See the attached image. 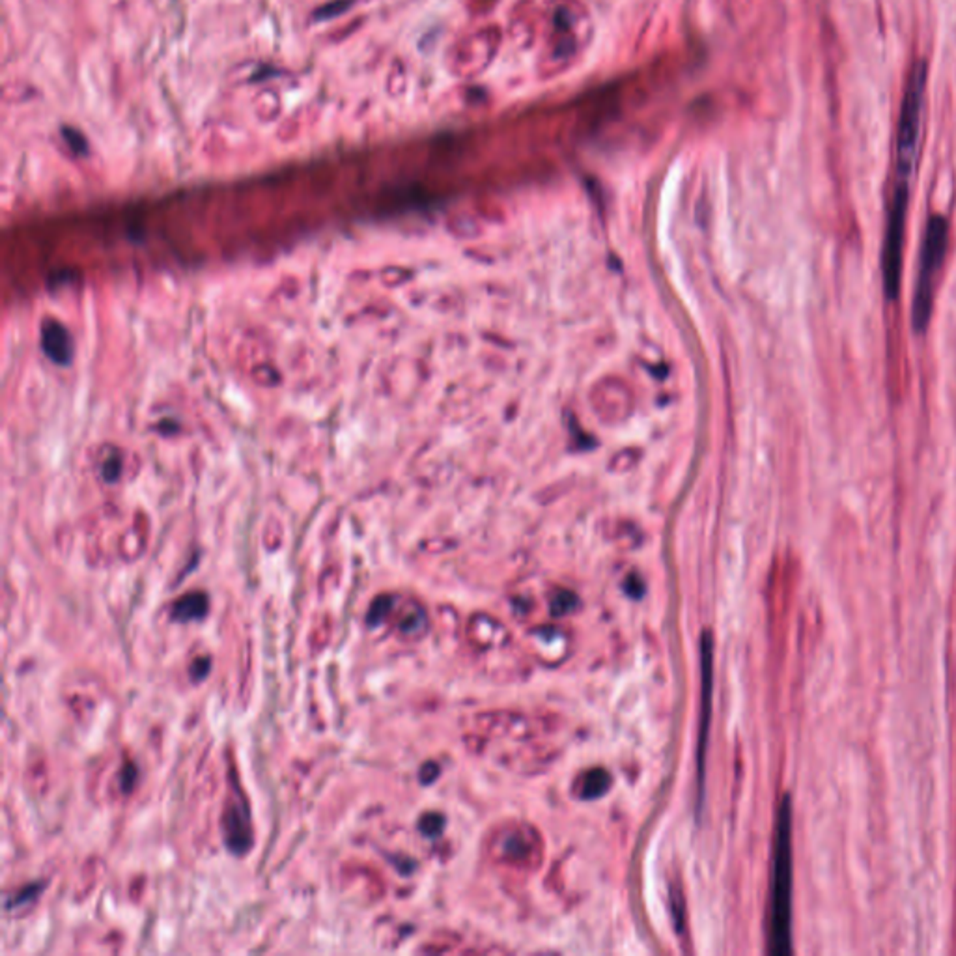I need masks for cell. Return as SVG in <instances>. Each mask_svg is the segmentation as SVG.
Listing matches in <instances>:
<instances>
[{
  "label": "cell",
  "instance_id": "1",
  "mask_svg": "<svg viewBox=\"0 0 956 956\" xmlns=\"http://www.w3.org/2000/svg\"><path fill=\"white\" fill-rule=\"evenodd\" d=\"M768 951L777 956L792 952V801L785 796L779 805L768 913Z\"/></svg>",
  "mask_w": 956,
  "mask_h": 956
},
{
  "label": "cell",
  "instance_id": "2",
  "mask_svg": "<svg viewBox=\"0 0 956 956\" xmlns=\"http://www.w3.org/2000/svg\"><path fill=\"white\" fill-rule=\"evenodd\" d=\"M949 247V221L947 217L934 214L929 217L923 236V247H921L919 258V275L915 282V292L911 301V327L917 335H923L929 329L932 308H934V292L938 273L943 266Z\"/></svg>",
  "mask_w": 956,
  "mask_h": 956
},
{
  "label": "cell",
  "instance_id": "3",
  "mask_svg": "<svg viewBox=\"0 0 956 956\" xmlns=\"http://www.w3.org/2000/svg\"><path fill=\"white\" fill-rule=\"evenodd\" d=\"M910 176L893 174V186L888 204V221H885V234L881 243V280L883 294L890 301H897L901 294L902 280V257H904V232L906 217L910 209L911 195Z\"/></svg>",
  "mask_w": 956,
  "mask_h": 956
},
{
  "label": "cell",
  "instance_id": "4",
  "mask_svg": "<svg viewBox=\"0 0 956 956\" xmlns=\"http://www.w3.org/2000/svg\"><path fill=\"white\" fill-rule=\"evenodd\" d=\"M700 667H702V704H700V730H699V794H702V781H704V753H706V740H708V729H710V714H712V684H714V645H712V635L704 633L702 643H700Z\"/></svg>",
  "mask_w": 956,
  "mask_h": 956
},
{
  "label": "cell",
  "instance_id": "5",
  "mask_svg": "<svg viewBox=\"0 0 956 956\" xmlns=\"http://www.w3.org/2000/svg\"><path fill=\"white\" fill-rule=\"evenodd\" d=\"M223 826H225V837H226L228 848L234 854H245L253 844L249 812H247L245 805H239V803L230 805L225 812Z\"/></svg>",
  "mask_w": 956,
  "mask_h": 956
},
{
  "label": "cell",
  "instance_id": "6",
  "mask_svg": "<svg viewBox=\"0 0 956 956\" xmlns=\"http://www.w3.org/2000/svg\"><path fill=\"white\" fill-rule=\"evenodd\" d=\"M42 346H44L45 356L51 361L58 365H67L69 361H72V356H74L72 338H69V333L65 331L62 324L55 320H47L42 326Z\"/></svg>",
  "mask_w": 956,
  "mask_h": 956
},
{
  "label": "cell",
  "instance_id": "7",
  "mask_svg": "<svg viewBox=\"0 0 956 956\" xmlns=\"http://www.w3.org/2000/svg\"><path fill=\"white\" fill-rule=\"evenodd\" d=\"M209 609V599L204 592H191L182 596L172 606V619L178 622H195L206 617Z\"/></svg>",
  "mask_w": 956,
  "mask_h": 956
},
{
  "label": "cell",
  "instance_id": "8",
  "mask_svg": "<svg viewBox=\"0 0 956 956\" xmlns=\"http://www.w3.org/2000/svg\"><path fill=\"white\" fill-rule=\"evenodd\" d=\"M609 787V775L604 770H594L585 777V785L581 790L583 798H598Z\"/></svg>",
  "mask_w": 956,
  "mask_h": 956
},
{
  "label": "cell",
  "instance_id": "9",
  "mask_svg": "<svg viewBox=\"0 0 956 956\" xmlns=\"http://www.w3.org/2000/svg\"><path fill=\"white\" fill-rule=\"evenodd\" d=\"M391 608H393V599H391V598H387V596L377 598V599L374 601V604L370 606V611H368V624H370V626H377V624L383 620V617H385L388 611H391Z\"/></svg>",
  "mask_w": 956,
  "mask_h": 956
},
{
  "label": "cell",
  "instance_id": "10",
  "mask_svg": "<svg viewBox=\"0 0 956 956\" xmlns=\"http://www.w3.org/2000/svg\"><path fill=\"white\" fill-rule=\"evenodd\" d=\"M349 6H351V0H335V3L322 6L314 15L316 19H331V17L342 15Z\"/></svg>",
  "mask_w": 956,
  "mask_h": 956
},
{
  "label": "cell",
  "instance_id": "11",
  "mask_svg": "<svg viewBox=\"0 0 956 956\" xmlns=\"http://www.w3.org/2000/svg\"><path fill=\"white\" fill-rule=\"evenodd\" d=\"M62 133H64L65 143L69 145V148H72L75 154H86V140H85V136L79 131L65 127Z\"/></svg>",
  "mask_w": 956,
  "mask_h": 956
},
{
  "label": "cell",
  "instance_id": "12",
  "mask_svg": "<svg viewBox=\"0 0 956 956\" xmlns=\"http://www.w3.org/2000/svg\"><path fill=\"white\" fill-rule=\"evenodd\" d=\"M44 890V885L38 883V885H28V888H25L17 897L12 899V904L14 906H19V904H26L30 901H34L38 897V893Z\"/></svg>",
  "mask_w": 956,
  "mask_h": 956
},
{
  "label": "cell",
  "instance_id": "13",
  "mask_svg": "<svg viewBox=\"0 0 956 956\" xmlns=\"http://www.w3.org/2000/svg\"><path fill=\"white\" fill-rule=\"evenodd\" d=\"M209 667H211L209 658H198V659H195V663L191 665V679L196 680V682H198V680H204V679L207 677Z\"/></svg>",
  "mask_w": 956,
  "mask_h": 956
},
{
  "label": "cell",
  "instance_id": "14",
  "mask_svg": "<svg viewBox=\"0 0 956 956\" xmlns=\"http://www.w3.org/2000/svg\"><path fill=\"white\" fill-rule=\"evenodd\" d=\"M441 819L438 817V814H428V817L422 819V824H420V830L427 833V835H438L441 831Z\"/></svg>",
  "mask_w": 956,
  "mask_h": 956
},
{
  "label": "cell",
  "instance_id": "15",
  "mask_svg": "<svg viewBox=\"0 0 956 956\" xmlns=\"http://www.w3.org/2000/svg\"><path fill=\"white\" fill-rule=\"evenodd\" d=\"M135 781H136V768H135L133 764H127V766L124 768V771H122V777H120L122 790H124L126 794H129V790L133 789Z\"/></svg>",
  "mask_w": 956,
  "mask_h": 956
},
{
  "label": "cell",
  "instance_id": "16",
  "mask_svg": "<svg viewBox=\"0 0 956 956\" xmlns=\"http://www.w3.org/2000/svg\"><path fill=\"white\" fill-rule=\"evenodd\" d=\"M420 626H422V615H411V617H408L406 620H402L400 629H402L404 633H413V631L418 629Z\"/></svg>",
  "mask_w": 956,
  "mask_h": 956
}]
</instances>
